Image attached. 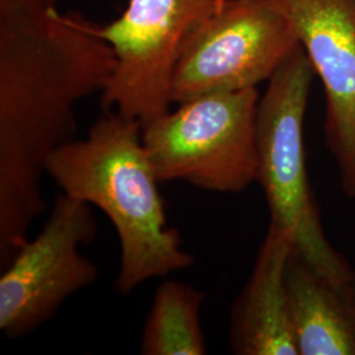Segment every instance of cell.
Returning <instances> with one entry per match:
<instances>
[{
  "instance_id": "6da1fadb",
  "label": "cell",
  "mask_w": 355,
  "mask_h": 355,
  "mask_svg": "<svg viewBox=\"0 0 355 355\" xmlns=\"http://www.w3.org/2000/svg\"><path fill=\"white\" fill-rule=\"evenodd\" d=\"M114 48L55 0H0V225L31 229L45 209L51 154L76 140V103L107 89Z\"/></svg>"
},
{
  "instance_id": "7a4b0ae2",
  "label": "cell",
  "mask_w": 355,
  "mask_h": 355,
  "mask_svg": "<svg viewBox=\"0 0 355 355\" xmlns=\"http://www.w3.org/2000/svg\"><path fill=\"white\" fill-rule=\"evenodd\" d=\"M46 174L66 195L99 208L112 223L120 245L119 293L193 263L177 230L167 227L161 182L139 120L105 111L85 139L51 154Z\"/></svg>"
},
{
  "instance_id": "3957f363",
  "label": "cell",
  "mask_w": 355,
  "mask_h": 355,
  "mask_svg": "<svg viewBox=\"0 0 355 355\" xmlns=\"http://www.w3.org/2000/svg\"><path fill=\"white\" fill-rule=\"evenodd\" d=\"M316 76L302 45L267 82L257 112V180L270 224L282 229L293 252L322 277L355 292V268L330 243L305 165L304 117Z\"/></svg>"
},
{
  "instance_id": "277c9868",
  "label": "cell",
  "mask_w": 355,
  "mask_h": 355,
  "mask_svg": "<svg viewBox=\"0 0 355 355\" xmlns=\"http://www.w3.org/2000/svg\"><path fill=\"white\" fill-rule=\"evenodd\" d=\"M257 89L214 92L175 104L142 125L161 183L237 193L257 180Z\"/></svg>"
},
{
  "instance_id": "5b68a950",
  "label": "cell",
  "mask_w": 355,
  "mask_h": 355,
  "mask_svg": "<svg viewBox=\"0 0 355 355\" xmlns=\"http://www.w3.org/2000/svg\"><path fill=\"white\" fill-rule=\"evenodd\" d=\"M300 45L286 16L270 0H224L183 42L170 99L257 89Z\"/></svg>"
},
{
  "instance_id": "8992f818",
  "label": "cell",
  "mask_w": 355,
  "mask_h": 355,
  "mask_svg": "<svg viewBox=\"0 0 355 355\" xmlns=\"http://www.w3.org/2000/svg\"><path fill=\"white\" fill-rule=\"evenodd\" d=\"M92 205L61 192L37 236L26 240L0 275V330L17 340L48 322L64 302L99 277L80 248L98 233Z\"/></svg>"
},
{
  "instance_id": "52a82bcc",
  "label": "cell",
  "mask_w": 355,
  "mask_h": 355,
  "mask_svg": "<svg viewBox=\"0 0 355 355\" xmlns=\"http://www.w3.org/2000/svg\"><path fill=\"white\" fill-rule=\"evenodd\" d=\"M224 0H129L107 26L91 23L116 55L114 74L102 94L103 108L146 124L173 104L170 86L178 54L191 32Z\"/></svg>"
},
{
  "instance_id": "ba28073f",
  "label": "cell",
  "mask_w": 355,
  "mask_h": 355,
  "mask_svg": "<svg viewBox=\"0 0 355 355\" xmlns=\"http://www.w3.org/2000/svg\"><path fill=\"white\" fill-rule=\"evenodd\" d=\"M286 16L327 96L325 141L355 199V0H270Z\"/></svg>"
},
{
  "instance_id": "9c48e42d",
  "label": "cell",
  "mask_w": 355,
  "mask_h": 355,
  "mask_svg": "<svg viewBox=\"0 0 355 355\" xmlns=\"http://www.w3.org/2000/svg\"><path fill=\"white\" fill-rule=\"evenodd\" d=\"M293 248L268 224L252 274L232 308L229 343L237 355H299L292 328L286 270Z\"/></svg>"
},
{
  "instance_id": "30bf717a",
  "label": "cell",
  "mask_w": 355,
  "mask_h": 355,
  "mask_svg": "<svg viewBox=\"0 0 355 355\" xmlns=\"http://www.w3.org/2000/svg\"><path fill=\"white\" fill-rule=\"evenodd\" d=\"M286 287L299 355H355V292L322 277L295 252Z\"/></svg>"
},
{
  "instance_id": "8fae6325",
  "label": "cell",
  "mask_w": 355,
  "mask_h": 355,
  "mask_svg": "<svg viewBox=\"0 0 355 355\" xmlns=\"http://www.w3.org/2000/svg\"><path fill=\"white\" fill-rule=\"evenodd\" d=\"M203 302V292L189 283L165 280L159 284L141 333V354H207L200 322Z\"/></svg>"
}]
</instances>
